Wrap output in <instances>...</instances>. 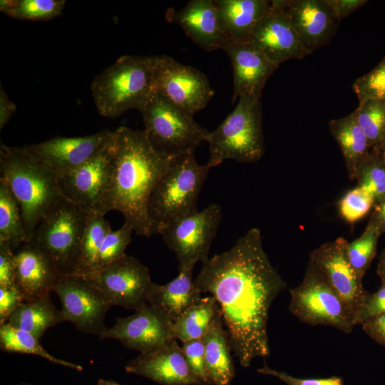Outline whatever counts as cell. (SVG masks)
I'll return each instance as SVG.
<instances>
[{
	"label": "cell",
	"mask_w": 385,
	"mask_h": 385,
	"mask_svg": "<svg viewBox=\"0 0 385 385\" xmlns=\"http://www.w3.org/2000/svg\"><path fill=\"white\" fill-rule=\"evenodd\" d=\"M339 21L366 4L365 0H327Z\"/></svg>",
	"instance_id": "bcb514c9"
},
{
	"label": "cell",
	"mask_w": 385,
	"mask_h": 385,
	"mask_svg": "<svg viewBox=\"0 0 385 385\" xmlns=\"http://www.w3.org/2000/svg\"><path fill=\"white\" fill-rule=\"evenodd\" d=\"M361 326L369 337L385 346V313L371 318Z\"/></svg>",
	"instance_id": "f6af8a7d"
},
{
	"label": "cell",
	"mask_w": 385,
	"mask_h": 385,
	"mask_svg": "<svg viewBox=\"0 0 385 385\" xmlns=\"http://www.w3.org/2000/svg\"><path fill=\"white\" fill-rule=\"evenodd\" d=\"M15 385H31V384L22 383V384H15Z\"/></svg>",
	"instance_id": "f5cc1de1"
},
{
	"label": "cell",
	"mask_w": 385,
	"mask_h": 385,
	"mask_svg": "<svg viewBox=\"0 0 385 385\" xmlns=\"http://www.w3.org/2000/svg\"><path fill=\"white\" fill-rule=\"evenodd\" d=\"M16 110V106L9 100L2 86L0 88V130L11 119Z\"/></svg>",
	"instance_id": "7dc6e473"
},
{
	"label": "cell",
	"mask_w": 385,
	"mask_h": 385,
	"mask_svg": "<svg viewBox=\"0 0 385 385\" xmlns=\"http://www.w3.org/2000/svg\"><path fill=\"white\" fill-rule=\"evenodd\" d=\"M381 234L379 227L370 217L362 234L347 243L348 260L356 274L362 279L376 255L378 239Z\"/></svg>",
	"instance_id": "836d02e7"
},
{
	"label": "cell",
	"mask_w": 385,
	"mask_h": 385,
	"mask_svg": "<svg viewBox=\"0 0 385 385\" xmlns=\"http://www.w3.org/2000/svg\"><path fill=\"white\" fill-rule=\"evenodd\" d=\"M167 18L203 50L222 49L226 44L214 0H192L181 9H169Z\"/></svg>",
	"instance_id": "603a6c76"
},
{
	"label": "cell",
	"mask_w": 385,
	"mask_h": 385,
	"mask_svg": "<svg viewBox=\"0 0 385 385\" xmlns=\"http://www.w3.org/2000/svg\"><path fill=\"white\" fill-rule=\"evenodd\" d=\"M194 279L217 302L232 351L243 367L270 354L271 305L287 284L271 264L259 229L253 227L228 250L202 263Z\"/></svg>",
	"instance_id": "6da1fadb"
},
{
	"label": "cell",
	"mask_w": 385,
	"mask_h": 385,
	"mask_svg": "<svg viewBox=\"0 0 385 385\" xmlns=\"http://www.w3.org/2000/svg\"><path fill=\"white\" fill-rule=\"evenodd\" d=\"M158 56H122L91 83L93 101L103 117L115 118L140 111L154 91Z\"/></svg>",
	"instance_id": "277c9868"
},
{
	"label": "cell",
	"mask_w": 385,
	"mask_h": 385,
	"mask_svg": "<svg viewBox=\"0 0 385 385\" xmlns=\"http://www.w3.org/2000/svg\"><path fill=\"white\" fill-rule=\"evenodd\" d=\"M0 180L8 186L21 212L27 242L41 220L63 197L56 175L24 146L1 143Z\"/></svg>",
	"instance_id": "3957f363"
},
{
	"label": "cell",
	"mask_w": 385,
	"mask_h": 385,
	"mask_svg": "<svg viewBox=\"0 0 385 385\" xmlns=\"http://www.w3.org/2000/svg\"><path fill=\"white\" fill-rule=\"evenodd\" d=\"M96 385H121V384H118V382L113 380L100 379H98Z\"/></svg>",
	"instance_id": "f907efd6"
},
{
	"label": "cell",
	"mask_w": 385,
	"mask_h": 385,
	"mask_svg": "<svg viewBox=\"0 0 385 385\" xmlns=\"http://www.w3.org/2000/svg\"><path fill=\"white\" fill-rule=\"evenodd\" d=\"M257 371L265 375L274 376L287 385H344L343 379L339 376H333L324 379H299L286 372L272 369L266 363L262 367L257 369Z\"/></svg>",
	"instance_id": "b9f144b4"
},
{
	"label": "cell",
	"mask_w": 385,
	"mask_h": 385,
	"mask_svg": "<svg viewBox=\"0 0 385 385\" xmlns=\"http://www.w3.org/2000/svg\"><path fill=\"white\" fill-rule=\"evenodd\" d=\"M111 227L104 216L89 212L81 244L76 274H87L96 270L101 247Z\"/></svg>",
	"instance_id": "1f68e13d"
},
{
	"label": "cell",
	"mask_w": 385,
	"mask_h": 385,
	"mask_svg": "<svg viewBox=\"0 0 385 385\" xmlns=\"http://www.w3.org/2000/svg\"><path fill=\"white\" fill-rule=\"evenodd\" d=\"M272 63L279 66L290 59L301 60L307 54L287 15L284 0H272L247 41Z\"/></svg>",
	"instance_id": "e0dca14e"
},
{
	"label": "cell",
	"mask_w": 385,
	"mask_h": 385,
	"mask_svg": "<svg viewBox=\"0 0 385 385\" xmlns=\"http://www.w3.org/2000/svg\"><path fill=\"white\" fill-rule=\"evenodd\" d=\"M65 4V0H1L0 10L16 19L48 21L61 16Z\"/></svg>",
	"instance_id": "d6a6232c"
},
{
	"label": "cell",
	"mask_w": 385,
	"mask_h": 385,
	"mask_svg": "<svg viewBox=\"0 0 385 385\" xmlns=\"http://www.w3.org/2000/svg\"><path fill=\"white\" fill-rule=\"evenodd\" d=\"M88 215L63 197L39 222L29 243L46 252L61 274H76Z\"/></svg>",
	"instance_id": "ba28073f"
},
{
	"label": "cell",
	"mask_w": 385,
	"mask_h": 385,
	"mask_svg": "<svg viewBox=\"0 0 385 385\" xmlns=\"http://www.w3.org/2000/svg\"><path fill=\"white\" fill-rule=\"evenodd\" d=\"M371 217L376 222L381 233L385 232V199L374 205Z\"/></svg>",
	"instance_id": "c3c4849f"
},
{
	"label": "cell",
	"mask_w": 385,
	"mask_h": 385,
	"mask_svg": "<svg viewBox=\"0 0 385 385\" xmlns=\"http://www.w3.org/2000/svg\"><path fill=\"white\" fill-rule=\"evenodd\" d=\"M193 269L179 270L178 275L165 284H154L148 303L164 313L173 322L202 298L192 279Z\"/></svg>",
	"instance_id": "d4e9b609"
},
{
	"label": "cell",
	"mask_w": 385,
	"mask_h": 385,
	"mask_svg": "<svg viewBox=\"0 0 385 385\" xmlns=\"http://www.w3.org/2000/svg\"><path fill=\"white\" fill-rule=\"evenodd\" d=\"M214 2L226 44L246 42L270 4L267 0H214Z\"/></svg>",
	"instance_id": "cb8c5ba5"
},
{
	"label": "cell",
	"mask_w": 385,
	"mask_h": 385,
	"mask_svg": "<svg viewBox=\"0 0 385 385\" xmlns=\"http://www.w3.org/2000/svg\"><path fill=\"white\" fill-rule=\"evenodd\" d=\"M83 276L105 294L112 305L134 311L148 303L155 284L148 267L128 255Z\"/></svg>",
	"instance_id": "4fadbf2b"
},
{
	"label": "cell",
	"mask_w": 385,
	"mask_h": 385,
	"mask_svg": "<svg viewBox=\"0 0 385 385\" xmlns=\"http://www.w3.org/2000/svg\"><path fill=\"white\" fill-rule=\"evenodd\" d=\"M291 25L307 54L329 42L340 21L327 0H284Z\"/></svg>",
	"instance_id": "d6986e66"
},
{
	"label": "cell",
	"mask_w": 385,
	"mask_h": 385,
	"mask_svg": "<svg viewBox=\"0 0 385 385\" xmlns=\"http://www.w3.org/2000/svg\"><path fill=\"white\" fill-rule=\"evenodd\" d=\"M347 243L342 237L324 243L310 252L309 260L319 270L343 301L354 324L356 314L369 292L348 260Z\"/></svg>",
	"instance_id": "2e32d148"
},
{
	"label": "cell",
	"mask_w": 385,
	"mask_h": 385,
	"mask_svg": "<svg viewBox=\"0 0 385 385\" xmlns=\"http://www.w3.org/2000/svg\"><path fill=\"white\" fill-rule=\"evenodd\" d=\"M289 294V310L300 322L332 327L345 334H350L355 327L343 301L309 260L302 282Z\"/></svg>",
	"instance_id": "9c48e42d"
},
{
	"label": "cell",
	"mask_w": 385,
	"mask_h": 385,
	"mask_svg": "<svg viewBox=\"0 0 385 385\" xmlns=\"http://www.w3.org/2000/svg\"><path fill=\"white\" fill-rule=\"evenodd\" d=\"M194 153L173 158L155 185L148 204L153 234H159L170 222L197 211L198 197L211 168L207 164H198Z\"/></svg>",
	"instance_id": "5b68a950"
},
{
	"label": "cell",
	"mask_w": 385,
	"mask_h": 385,
	"mask_svg": "<svg viewBox=\"0 0 385 385\" xmlns=\"http://www.w3.org/2000/svg\"><path fill=\"white\" fill-rule=\"evenodd\" d=\"M353 113L367 138L370 150H378L385 136L384 100L370 99L359 103Z\"/></svg>",
	"instance_id": "e575fe53"
},
{
	"label": "cell",
	"mask_w": 385,
	"mask_h": 385,
	"mask_svg": "<svg viewBox=\"0 0 385 385\" xmlns=\"http://www.w3.org/2000/svg\"><path fill=\"white\" fill-rule=\"evenodd\" d=\"M0 347L2 351L21 354H34L47 361L81 371L83 367L50 354L40 344V339L35 335L15 328L8 323L0 325Z\"/></svg>",
	"instance_id": "f546056e"
},
{
	"label": "cell",
	"mask_w": 385,
	"mask_h": 385,
	"mask_svg": "<svg viewBox=\"0 0 385 385\" xmlns=\"http://www.w3.org/2000/svg\"><path fill=\"white\" fill-rule=\"evenodd\" d=\"M14 252L10 246L0 242V286L15 287Z\"/></svg>",
	"instance_id": "ee69618b"
},
{
	"label": "cell",
	"mask_w": 385,
	"mask_h": 385,
	"mask_svg": "<svg viewBox=\"0 0 385 385\" xmlns=\"http://www.w3.org/2000/svg\"><path fill=\"white\" fill-rule=\"evenodd\" d=\"M376 272L381 281L385 282V249L379 257Z\"/></svg>",
	"instance_id": "681fc988"
},
{
	"label": "cell",
	"mask_w": 385,
	"mask_h": 385,
	"mask_svg": "<svg viewBox=\"0 0 385 385\" xmlns=\"http://www.w3.org/2000/svg\"><path fill=\"white\" fill-rule=\"evenodd\" d=\"M329 129L341 149L349 178L355 180L358 169L370 150L364 133L353 112L329 121Z\"/></svg>",
	"instance_id": "4316f807"
},
{
	"label": "cell",
	"mask_w": 385,
	"mask_h": 385,
	"mask_svg": "<svg viewBox=\"0 0 385 385\" xmlns=\"http://www.w3.org/2000/svg\"><path fill=\"white\" fill-rule=\"evenodd\" d=\"M24 302L17 287L0 286V325L6 323L11 314Z\"/></svg>",
	"instance_id": "7bdbcfd3"
},
{
	"label": "cell",
	"mask_w": 385,
	"mask_h": 385,
	"mask_svg": "<svg viewBox=\"0 0 385 385\" xmlns=\"http://www.w3.org/2000/svg\"><path fill=\"white\" fill-rule=\"evenodd\" d=\"M115 150L111 179L99 214L120 212L137 235H153L148 216L151 194L172 158L158 152L143 130L120 126L115 130Z\"/></svg>",
	"instance_id": "7a4b0ae2"
},
{
	"label": "cell",
	"mask_w": 385,
	"mask_h": 385,
	"mask_svg": "<svg viewBox=\"0 0 385 385\" xmlns=\"http://www.w3.org/2000/svg\"><path fill=\"white\" fill-rule=\"evenodd\" d=\"M0 242L8 244L14 252L27 242L19 205L0 180Z\"/></svg>",
	"instance_id": "4dcf8cb0"
},
{
	"label": "cell",
	"mask_w": 385,
	"mask_h": 385,
	"mask_svg": "<svg viewBox=\"0 0 385 385\" xmlns=\"http://www.w3.org/2000/svg\"><path fill=\"white\" fill-rule=\"evenodd\" d=\"M155 91L192 116L205 108L214 96L207 76L167 55L158 56Z\"/></svg>",
	"instance_id": "5bb4252c"
},
{
	"label": "cell",
	"mask_w": 385,
	"mask_h": 385,
	"mask_svg": "<svg viewBox=\"0 0 385 385\" xmlns=\"http://www.w3.org/2000/svg\"><path fill=\"white\" fill-rule=\"evenodd\" d=\"M220 309L215 298L202 297L174 322L175 339L185 342L202 338Z\"/></svg>",
	"instance_id": "f1b7e54d"
},
{
	"label": "cell",
	"mask_w": 385,
	"mask_h": 385,
	"mask_svg": "<svg viewBox=\"0 0 385 385\" xmlns=\"http://www.w3.org/2000/svg\"><path fill=\"white\" fill-rule=\"evenodd\" d=\"M16 284L24 302L50 297L60 272L51 257L29 242L14 253Z\"/></svg>",
	"instance_id": "ffe728a7"
},
{
	"label": "cell",
	"mask_w": 385,
	"mask_h": 385,
	"mask_svg": "<svg viewBox=\"0 0 385 385\" xmlns=\"http://www.w3.org/2000/svg\"><path fill=\"white\" fill-rule=\"evenodd\" d=\"M181 347L189 367L202 385H212L206 368L205 346L202 338L183 342Z\"/></svg>",
	"instance_id": "ab89813d"
},
{
	"label": "cell",
	"mask_w": 385,
	"mask_h": 385,
	"mask_svg": "<svg viewBox=\"0 0 385 385\" xmlns=\"http://www.w3.org/2000/svg\"><path fill=\"white\" fill-rule=\"evenodd\" d=\"M353 89L359 103L385 99V56L371 71L354 81Z\"/></svg>",
	"instance_id": "74e56055"
},
{
	"label": "cell",
	"mask_w": 385,
	"mask_h": 385,
	"mask_svg": "<svg viewBox=\"0 0 385 385\" xmlns=\"http://www.w3.org/2000/svg\"><path fill=\"white\" fill-rule=\"evenodd\" d=\"M63 322H66V319L61 309H58L50 297H47L23 302L11 314L6 323L41 339L49 328Z\"/></svg>",
	"instance_id": "83f0119b"
},
{
	"label": "cell",
	"mask_w": 385,
	"mask_h": 385,
	"mask_svg": "<svg viewBox=\"0 0 385 385\" xmlns=\"http://www.w3.org/2000/svg\"><path fill=\"white\" fill-rule=\"evenodd\" d=\"M53 292L61 303L66 322L98 338L106 329L105 318L112 304L105 294L81 274H60Z\"/></svg>",
	"instance_id": "8fae6325"
},
{
	"label": "cell",
	"mask_w": 385,
	"mask_h": 385,
	"mask_svg": "<svg viewBox=\"0 0 385 385\" xmlns=\"http://www.w3.org/2000/svg\"><path fill=\"white\" fill-rule=\"evenodd\" d=\"M113 131L103 129L81 137L57 136L46 141L26 145L25 149L56 176L83 164L106 145Z\"/></svg>",
	"instance_id": "ac0fdd59"
},
{
	"label": "cell",
	"mask_w": 385,
	"mask_h": 385,
	"mask_svg": "<svg viewBox=\"0 0 385 385\" xmlns=\"http://www.w3.org/2000/svg\"><path fill=\"white\" fill-rule=\"evenodd\" d=\"M207 371L214 385H230L235 374L231 346L220 309L202 337Z\"/></svg>",
	"instance_id": "484cf974"
},
{
	"label": "cell",
	"mask_w": 385,
	"mask_h": 385,
	"mask_svg": "<svg viewBox=\"0 0 385 385\" xmlns=\"http://www.w3.org/2000/svg\"><path fill=\"white\" fill-rule=\"evenodd\" d=\"M125 369L161 385H202L189 367L176 339L152 353L140 354L128 362Z\"/></svg>",
	"instance_id": "7402d4cb"
},
{
	"label": "cell",
	"mask_w": 385,
	"mask_h": 385,
	"mask_svg": "<svg viewBox=\"0 0 385 385\" xmlns=\"http://www.w3.org/2000/svg\"><path fill=\"white\" fill-rule=\"evenodd\" d=\"M376 150H377L380 153L382 159L385 162V136L381 143L379 148Z\"/></svg>",
	"instance_id": "816d5d0a"
},
{
	"label": "cell",
	"mask_w": 385,
	"mask_h": 385,
	"mask_svg": "<svg viewBox=\"0 0 385 385\" xmlns=\"http://www.w3.org/2000/svg\"><path fill=\"white\" fill-rule=\"evenodd\" d=\"M384 103H385V99H384Z\"/></svg>",
	"instance_id": "db71d44e"
},
{
	"label": "cell",
	"mask_w": 385,
	"mask_h": 385,
	"mask_svg": "<svg viewBox=\"0 0 385 385\" xmlns=\"http://www.w3.org/2000/svg\"><path fill=\"white\" fill-rule=\"evenodd\" d=\"M99 339H116L142 354L155 351L176 339L174 322L148 303L130 316L117 317L115 324L107 327Z\"/></svg>",
	"instance_id": "9a60e30c"
},
{
	"label": "cell",
	"mask_w": 385,
	"mask_h": 385,
	"mask_svg": "<svg viewBox=\"0 0 385 385\" xmlns=\"http://www.w3.org/2000/svg\"><path fill=\"white\" fill-rule=\"evenodd\" d=\"M222 50L233 70L232 102L242 96L261 99L266 82L279 66L248 42L229 43Z\"/></svg>",
	"instance_id": "44dd1931"
},
{
	"label": "cell",
	"mask_w": 385,
	"mask_h": 385,
	"mask_svg": "<svg viewBox=\"0 0 385 385\" xmlns=\"http://www.w3.org/2000/svg\"><path fill=\"white\" fill-rule=\"evenodd\" d=\"M385 313V282L374 293H368L360 306L355 319L354 325H361L371 318Z\"/></svg>",
	"instance_id": "60d3db41"
},
{
	"label": "cell",
	"mask_w": 385,
	"mask_h": 385,
	"mask_svg": "<svg viewBox=\"0 0 385 385\" xmlns=\"http://www.w3.org/2000/svg\"><path fill=\"white\" fill-rule=\"evenodd\" d=\"M115 134L103 148L80 166L57 176L63 197L88 212L99 213L114 163Z\"/></svg>",
	"instance_id": "7c38bea8"
},
{
	"label": "cell",
	"mask_w": 385,
	"mask_h": 385,
	"mask_svg": "<svg viewBox=\"0 0 385 385\" xmlns=\"http://www.w3.org/2000/svg\"><path fill=\"white\" fill-rule=\"evenodd\" d=\"M261 99L239 98L235 109L210 132L207 165L216 167L231 159L242 163L259 160L264 154Z\"/></svg>",
	"instance_id": "8992f818"
},
{
	"label": "cell",
	"mask_w": 385,
	"mask_h": 385,
	"mask_svg": "<svg viewBox=\"0 0 385 385\" xmlns=\"http://www.w3.org/2000/svg\"><path fill=\"white\" fill-rule=\"evenodd\" d=\"M139 111L148 140L158 152L169 158L195 152L207 140L210 132L156 91Z\"/></svg>",
	"instance_id": "52a82bcc"
},
{
	"label": "cell",
	"mask_w": 385,
	"mask_h": 385,
	"mask_svg": "<svg viewBox=\"0 0 385 385\" xmlns=\"http://www.w3.org/2000/svg\"><path fill=\"white\" fill-rule=\"evenodd\" d=\"M133 229L124 222L123 226L116 230H111L101 247L96 270H100L122 258L125 250L131 242Z\"/></svg>",
	"instance_id": "8d00e7d4"
},
{
	"label": "cell",
	"mask_w": 385,
	"mask_h": 385,
	"mask_svg": "<svg viewBox=\"0 0 385 385\" xmlns=\"http://www.w3.org/2000/svg\"><path fill=\"white\" fill-rule=\"evenodd\" d=\"M374 200L359 187L348 191L339 202V210L344 220L354 224L374 207Z\"/></svg>",
	"instance_id": "f35d334b"
},
{
	"label": "cell",
	"mask_w": 385,
	"mask_h": 385,
	"mask_svg": "<svg viewBox=\"0 0 385 385\" xmlns=\"http://www.w3.org/2000/svg\"><path fill=\"white\" fill-rule=\"evenodd\" d=\"M357 186L369 193L374 204L385 199V162L376 150H370L356 177Z\"/></svg>",
	"instance_id": "d590c367"
},
{
	"label": "cell",
	"mask_w": 385,
	"mask_h": 385,
	"mask_svg": "<svg viewBox=\"0 0 385 385\" xmlns=\"http://www.w3.org/2000/svg\"><path fill=\"white\" fill-rule=\"evenodd\" d=\"M222 219L221 208L210 204L165 226L159 232L175 254L178 269H193L197 262L207 261L210 247Z\"/></svg>",
	"instance_id": "30bf717a"
}]
</instances>
